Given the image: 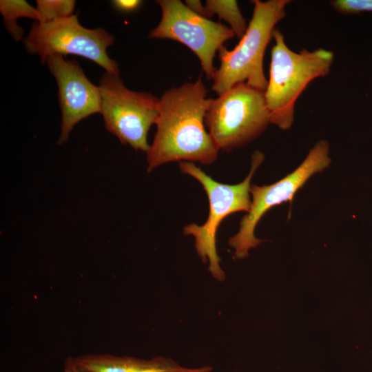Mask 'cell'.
I'll return each mask as SVG.
<instances>
[{"label":"cell","instance_id":"6da1fadb","mask_svg":"<svg viewBox=\"0 0 372 372\" xmlns=\"http://www.w3.org/2000/svg\"><path fill=\"white\" fill-rule=\"evenodd\" d=\"M199 77L165 91L158 102L156 132L147 153V172L170 162L213 163L219 149L205 130L210 99Z\"/></svg>","mask_w":372,"mask_h":372},{"label":"cell","instance_id":"7a4b0ae2","mask_svg":"<svg viewBox=\"0 0 372 372\" xmlns=\"http://www.w3.org/2000/svg\"><path fill=\"white\" fill-rule=\"evenodd\" d=\"M273 39L269 79L264 95L271 123L287 130L293 123L298 97L310 82L329 73L334 54L324 48L294 52L278 29L274 30Z\"/></svg>","mask_w":372,"mask_h":372},{"label":"cell","instance_id":"3957f363","mask_svg":"<svg viewBox=\"0 0 372 372\" xmlns=\"http://www.w3.org/2000/svg\"><path fill=\"white\" fill-rule=\"evenodd\" d=\"M253 14L247 31L231 50H218L220 65L216 70L211 89L218 96L234 85L245 83L265 92L268 80L263 70L266 48L273 38L276 25L286 16L289 0L251 1Z\"/></svg>","mask_w":372,"mask_h":372},{"label":"cell","instance_id":"277c9868","mask_svg":"<svg viewBox=\"0 0 372 372\" xmlns=\"http://www.w3.org/2000/svg\"><path fill=\"white\" fill-rule=\"evenodd\" d=\"M263 160L264 155L256 151L252 156L251 167L248 176L243 181L235 185L216 181L192 162H179L180 172L192 176L201 184L209 204L206 222L202 225L189 224L184 227L183 233L194 236L197 254L204 264L209 261V271L220 281H223L225 276L220 266V258L216 250L217 230L221 222L228 216L238 211H249L251 203V180Z\"/></svg>","mask_w":372,"mask_h":372},{"label":"cell","instance_id":"5b68a950","mask_svg":"<svg viewBox=\"0 0 372 372\" xmlns=\"http://www.w3.org/2000/svg\"><path fill=\"white\" fill-rule=\"evenodd\" d=\"M271 123L264 92L245 83L210 99L205 116L218 148L230 152L260 136Z\"/></svg>","mask_w":372,"mask_h":372},{"label":"cell","instance_id":"8992f818","mask_svg":"<svg viewBox=\"0 0 372 372\" xmlns=\"http://www.w3.org/2000/svg\"><path fill=\"white\" fill-rule=\"evenodd\" d=\"M101 112L106 130L123 145L147 152V134L158 115L159 99L127 89L119 76L105 72L99 85Z\"/></svg>","mask_w":372,"mask_h":372},{"label":"cell","instance_id":"52a82bcc","mask_svg":"<svg viewBox=\"0 0 372 372\" xmlns=\"http://www.w3.org/2000/svg\"><path fill=\"white\" fill-rule=\"evenodd\" d=\"M23 42L28 53L39 56L42 64L53 54H74L94 61L110 74H120L117 62L107 52L114 36L101 28L82 26L78 14L45 24L35 22Z\"/></svg>","mask_w":372,"mask_h":372},{"label":"cell","instance_id":"ba28073f","mask_svg":"<svg viewBox=\"0 0 372 372\" xmlns=\"http://www.w3.org/2000/svg\"><path fill=\"white\" fill-rule=\"evenodd\" d=\"M329 151L327 141H318L300 166L283 178L269 185H251L252 200L249 211L241 219L238 232L229 240V245L235 249L236 258L247 257L250 249L263 241L255 237L254 231L267 211L273 206L291 201L297 190L312 175L329 166L331 162Z\"/></svg>","mask_w":372,"mask_h":372},{"label":"cell","instance_id":"9c48e42d","mask_svg":"<svg viewBox=\"0 0 372 372\" xmlns=\"http://www.w3.org/2000/svg\"><path fill=\"white\" fill-rule=\"evenodd\" d=\"M156 3L162 17L149 37L183 43L198 56L207 79L213 80L216 70L214 66L216 53L226 41L235 37L233 30L194 13L179 0H158Z\"/></svg>","mask_w":372,"mask_h":372},{"label":"cell","instance_id":"30bf717a","mask_svg":"<svg viewBox=\"0 0 372 372\" xmlns=\"http://www.w3.org/2000/svg\"><path fill=\"white\" fill-rule=\"evenodd\" d=\"M47 65L58 86V99L61 112L59 144L67 141L74 127L83 119L101 112L99 86L86 77L76 60L61 54L50 56Z\"/></svg>","mask_w":372,"mask_h":372},{"label":"cell","instance_id":"8fae6325","mask_svg":"<svg viewBox=\"0 0 372 372\" xmlns=\"http://www.w3.org/2000/svg\"><path fill=\"white\" fill-rule=\"evenodd\" d=\"M82 372H211L212 368H186L173 360L156 357L144 360L129 356H116L108 353L87 354L75 358Z\"/></svg>","mask_w":372,"mask_h":372},{"label":"cell","instance_id":"7c38bea8","mask_svg":"<svg viewBox=\"0 0 372 372\" xmlns=\"http://www.w3.org/2000/svg\"><path fill=\"white\" fill-rule=\"evenodd\" d=\"M217 14L230 25L235 36L241 39L245 34L248 24L243 17L236 1L207 0L204 6V17L209 19Z\"/></svg>","mask_w":372,"mask_h":372},{"label":"cell","instance_id":"4fadbf2b","mask_svg":"<svg viewBox=\"0 0 372 372\" xmlns=\"http://www.w3.org/2000/svg\"><path fill=\"white\" fill-rule=\"evenodd\" d=\"M0 12L8 32L16 41L22 39L24 33L17 22L19 18L25 17L36 22L39 19L36 8L24 0H1Z\"/></svg>","mask_w":372,"mask_h":372},{"label":"cell","instance_id":"5bb4252c","mask_svg":"<svg viewBox=\"0 0 372 372\" xmlns=\"http://www.w3.org/2000/svg\"><path fill=\"white\" fill-rule=\"evenodd\" d=\"M39 24H45L73 15L76 1L73 0H37Z\"/></svg>","mask_w":372,"mask_h":372},{"label":"cell","instance_id":"9a60e30c","mask_svg":"<svg viewBox=\"0 0 372 372\" xmlns=\"http://www.w3.org/2000/svg\"><path fill=\"white\" fill-rule=\"evenodd\" d=\"M329 3L335 11L342 14L372 12V0H334Z\"/></svg>","mask_w":372,"mask_h":372},{"label":"cell","instance_id":"2e32d148","mask_svg":"<svg viewBox=\"0 0 372 372\" xmlns=\"http://www.w3.org/2000/svg\"><path fill=\"white\" fill-rule=\"evenodd\" d=\"M112 6L123 12H130L138 9L142 3L139 0H114L111 1Z\"/></svg>","mask_w":372,"mask_h":372},{"label":"cell","instance_id":"e0dca14e","mask_svg":"<svg viewBox=\"0 0 372 372\" xmlns=\"http://www.w3.org/2000/svg\"><path fill=\"white\" fill-rule=\"evenodd\" d=\"M185 5L194 13L204 17V6L198 0H186Z\"/></svg>","mask_w":372,"mask_h":372},{"label":"cell","instance_id":"ac0fdd59","mask_svg":"<svg viewBox=\"0 0 372 372\" xmlns=\"http://www.w3.org/2000/svg\"><path fill=\"white\" fill-rule=\"evenodd\" d=\"M63 372H82L76 365L75 358L68 357L65 361Z\"/></svg>","mask_w":372,"mask_h":372}]
</instances>
